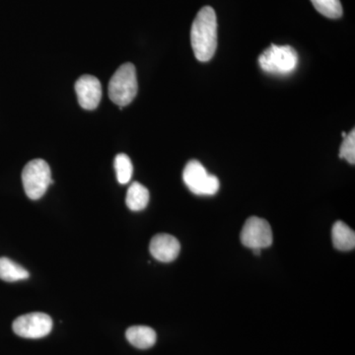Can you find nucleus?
<instances>
[{
	"label": "nucleus",
	"instance_id": "nucleus-1",
	"mask_svg": "<svg viewBox=\"0 0 355 355\" xmlns=\"http://www.w3.org/2000/svg\"><path fill=\"white\" fill-rule=\"evenodd\" d=\"M191 43L198 60L209 62L217 49V19L214 9L205 6L198 11L191 25Z\"/></svg>",
	"mask_w": 355,
	"mask_h": 355
},
{
	"label": "nucleus",
	"instance_id": "nucleus-2",
	"mask_svg": "<svg viewBox=\"0 0 355 355\" xmlns=\"http://www.w3.org/2000/svg\"><path fill=\"white\" fill-rule=\"evenodd\" d=\"M137 90L139 85L135 65L130 62L121 65L110 80L109 97L111 101L123 108L135 100Z\"/></svg>",
	"mask_w": 355,
	"mask_h": 355
},
{
	"label": "nucleus",
	"instance_id": "nucleus-3",
	"mask_svg": "<svg viewBox=\"0 0 355 355\" xmlns=\"http://www.w3.org/2000/svg\"><path fill=\"white\" fill-rule=\"evenodd\" d=\"M259 64L268 73L287 76L297 67L298 55L291 46L272 44L259 57Z\"/></svg>",
	"mask_w": 355,
	"mask_h": 355
},
{
	"label": "nucleus",
	"instance_id": "nucleus-4",
	"mask_svg": "<svg viewBox=\"0 0 355 355\" xmlns=\"http://www.w3.org/2000/svg\"><path fill=\"white\" fill-rule=\"evenodd\" d=\"M22 183L28 198L33 200L44 197L49 187L53 184L51 168L43 159H35L26 164L22 172Z\"/></svg>",
	"mask_w": 355,
	"mask_h": 355
},
{
	"label": "nucleus",
	"instance_id": "nucleus-5",
	"mask_svg": "<svg viewBox=\"0 0 355 355\" xmlns=\"http://www.w3.org/2000/svg\"><path fill=\"white\" fill-rule=\"evenodd\" d=\"M183 179L189 190L197 196H214L219 190L218 178L209 174L197 160H191L186 165Z\"/></svg>",
	"mask_w": 355,
	"mask_h": 355
},
{
	"label": "nucleus",
	"instance_id": "nucleus-6",
	"mask_svg": "<svg viewBox=\"0 0 355 355\" xmlns=\"http://www.w3.org/2000/svg\"><path fill=\"white\" fill-rule=\"evenodd\" d=\"M240 239L242 244L250 249H266L272 245V227L266 219L250 217L243 226Z\"/></svg>",
	"mask_w": 355,
	"mask_h": 355
},
{
	"label": "nucleus",
	"instance_id": "nucleus-7",
	"mask_svg": "<svg viewBox=\"0 0 355 355\" xmlns=\"http://www.w3.org/2000/svg\"><path fill=\"white\" fill-rule=\"evenodd\" d=\"M12 329L21 338H42L51 333L53 320L44 313H30L18 317L13 322Z\"/></svg>",
	"mask_w": 355,
	"mask_h": 355
},
{
	"label": "nucleus",
	"instance_id": "nucleus-8",
	"mask_svg": "<svg viewBox=\"0 0 355 355\" xmlns=\"http://www.w3.org/2000/svg\"><path fill=\"white\" fill-rule=\"evenodd\" d=\"M76 91L79 105L84 110L92 111L99 106L102 98V85L95 76L79 77L76 83Z\"/></svg>",
	"mask_w": 355,
	"mask_h": 355
},
{
	"label": "nucleus",
	"instance_id": "nucleus-9",
	"mask_svg": "<svg viewBox=\"0 0 355 355\" xmlns=\"http://www.w3.org/2000/svg\"><path fill=\"white\" fill-rule=\"evenodd\" d=\"M149 251L154 259L162 263L176 260L181 251V245L177 238L169 234H157L151 239Z\"/></svg>",
	"mask_w": 355,
	"mask_h": 355
},
{
	"label": "nucleus",
	"instance_id": "nucleus-10",
	"mask_svg": "<svg viewBox=\"0 0 355 355\" xmlns=\"http://www.w3.org/2000/svg\"><path fill=\"white\" fill-rule=\"evenodd\" d=\"M125 336L130 345L139 349H147L153 347L156 343L155 331L150 327L132 326L125 331Z\"/></svg>",
	"mask_w": 355,
	"mask_h": 355
},
{
	"label": "nucleus",
	"instance_id": "nucleus-11",
	"mask_svg": "<svg viewBox=\"0 0 355 355\" xmlns=\"http://www.w3.org/2000/svg\"><path fill=\"white\" fill-rule=\"evenodd\" d=\"M334 247L338 251H352L355 248V233L345 222L336 221L331 230Z\"/></svg>",
	"mask_w": 355,
	"mask_h": 355
},
{
	"label": "nucleus",
	"instance_id": "nucleus-12",
	"mask_svg": "<svg viewBox=\"0 0 355 355\" xmlns=\"http://www.w3.org/2000/svg\"><path fill=\"white\" fill-rule=\"evenodd\" d=\"M149 191L144 184L133 182L128 188L125 202L128 209L132 211H141L149 202Z\"/></svg>",
	"mask_w": 355,
	"mask_h": 355
},
{
	"label": "nucleus",
	"instance_id": "nucleus-13",
	"mask_svg": "<svg viewBox=\"0 0 355 355\" xmlns=\"http://www.w3.org/2000/svg\"><path fill=\"white\" fill-rule=\"evenodd\" d=\"M30 273L22 266L14 263L10 259L0 258V279L7 282H19L29 279Z\"/></svg>",
	"mask_w": 355,
	"mask_h": 355
},
{
	"label": "nucleus",
	"instance_id": "nucleus-14",
	"mask_svg": "<svg viewBox=\"0 0 355 355\" xmlns=\"http://www.w3.org/2000/svg\"><path fill=\"white\" fill-rule=\"evenodd\" d=\"M114 166L119 183L128 184L132 179L133 172V166L130 158L127 154H118L114 158Z\"/></svg>",
	"mask_w": 355,
	"mask_h": 355
},
{
	"label": "nucleus",
	"instance_id": "nucleus-15",
	"mask_svg": "<svg viewBox=\"0 0 355 355\" xmlns=\"http://www.w3.org/2000/svg\"><path fill=\"white\" fill-rule=\"evenodd\" d=\"M311 2L318 12L330 19L342 17L343 6L340 0H311Z\"/></svg>",
	"mask_w": 355,
	"mask_h": 355
},
{
	"label": "nucleus",
	"instance_id": "nucleus-16",
	"mask_svg": "<svg viewBox=\"0 0 355 355\" xmlns=\"http://www.w3.org/2000/svg\"><path fill=\"white\" fill-rule=\"evenodd\" d=\"M340 158L345 159L349 164L354 165L355 163V130L352 128V132L345 137L340 148Z\"/></svg>",
	"mask_w": 355,
	"mask_h": 355
},
{
	"label": "nucleus",
	"instance_id": "nucleus-17",
	"mask_svg": "<svg viewBox=\"0 0 355 355\" xmlns=\"http://www.w3.org/2000/svg\"><path fill=\"white\" fill-rule=\"evenodd\" d=\"M254 256H261V249H254L253 250Z\"/></svg>",
	"mask_w": 355,
	"mask_h": 355
},
{
	"label": "nucleus",
	"instance_id": "nucleus-18",
	"mask_svg": "<svg viewBox=\"0 0 355 355\" xmlns=\"http://www.w3.org/2000/svg\"><path fill=\"white\" fill-rule=\"evenodd\" d=\"M342 135H343V139H345V137H347V135L345 132H342Z\"/></svg>",
	"mask_w": 355,
	"mask_h": 355
}]
</instances>
